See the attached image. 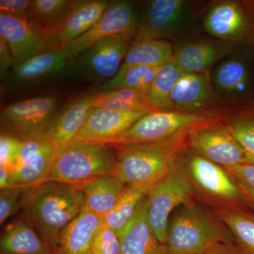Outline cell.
<instances>
[{"mask_svg":"<svg viewBox=\"0 0 254 254\" xmlns=\"http://www.w3.org/2000/svg\"><path fill=\"white\" fill-rule=\"evenodd\" d=\"M225 47L213 42L184 41L174 46L172 60L184 73L205 74L225 55Z\"/></svg>","mask_w":254,"mask_h":254,"instance_id":"obj_22","label":"cell"},{"mask_svg":"<svg viewBox=\"0 0 254 254\" xmlns=\"http://www.w3.org/2000/svg\"><path fill=\"white\" fill-rule=\"evenodd\" d=\"M10 174L11 171L7 169L0 167V190L9 188Z\"/></svg>","mask_w":254,"mask_h":254,"instance_id":"obj_41","label":"cell"},{"mask_svg":"<svg viewBox=\"0 0 254 254\" xmlns=\"http://www.w3.org/2000/svg\"><path fill=\"white\" fill-rule=\"evenodd\" d=\"M247 5H249V7H247V10L254 11V1H251V3H247Z\"/></svg>","mask_w":254,"mask_h":254,"instance_id":"obj_43","label":"cell"},{"mask_svg":"<svg viewBox=\"0 0 254 254\" xmlns=\"http://www.w3.org/2000/svg\"><path fill=\"white\" fill-rule=\"evenodd\" d=\"M216 91L205 74L183 73L171 93L174 110L205 114L216 101Z\"/></svg>","mask_w":254,"mask_h":254,"instance_id":"obj_19","label":"cell"},{"mask_svg":"<svg viewBox=\"0 0 254 254\" xmlns=\"http://www.w3.org/2000/svg\"><path fill=\"white\" fill-rule=\"evenodd\" d=\"M193 188L186 170L176 165L152 187L147 195L148 221L159 242L166 245L170 215L178 207L190 204Z\"/></svg>","mask_w":254,"mask_h":254,"instance_id":"obj_6","label":"cell"},{"mask_svg":"<svg viewBox=\"0 0 254 254\" xmlns=\"http://www.w3.org/2000/svg\"><path fill=\"white\" fill-rule=\"evenodd\" d=\"M19 158L10 174L9 188L27 189L49 181L56 149L47 135L23 138Z\"/></svg>","mask_w":254,"mask_h":254,"instance_id":"obj_11","label":"cell"},{"mask_svg":"<svg viewBox=\"0 0 254 254\" xmlns=\"http://www.w3.org/2000/svg\"><path fill=\"white\" fill-rule=\"evenodd\" d=\"M225 126L245 150L248 163L254 165V105L232 118Z\"/></svg>","mask_w":254,"mask_h":254,"instance_id":"obj_32","label":"cell"},{"mask_svg":"<svg viewBox=\"0 0 254 254\" xmlns=\"http://www.w3.org/2000/svg\"><path fill=\"white\" fill-rule=\"evenodd\" d=\"M127 187L113 175L100 177L82 188L84 207L102 218L118 204Z\"/></svg>","mask_w":254,"mask_h":254,"instance_id":"obj_26","label":"cell"},{"mask_svg":"<svg viewBox=\"0 0 254 254\" xmlns=\"http://www.w3.org/2000/svg\"><path fill=\"white\" fill-rule=\"evenodd\" d=\"M203 28L210 36L231 43L247 41L254 30L247 7L233 1L213 4L203 18Z\"/></svg>","mask_w":254,"mask_h":254,"instance_id":"obj_14","label":"cell"},{"mask_svg":"<svg viewBox=\"0 0 254 254\" xmlns=\"http://www.w3.org/2000/svg\"><path fill=\"white\" fill-rule=\"evenodd\" d=\"M203 254H225L221 250H218V246L216 247H213V248L210 249V250L205 252Z\"/></svg>","mask_w":254,"mask_h":254,"instance_id":"obj_42","label":"cell"},{"mask_svg":"<svg viewBox=\"0 0 254 254\" xmlns=\"http://www.w3.org/2000/svg\"><path fill=\"white\" fill-rule=\"evenodd\" d=\"M138 21V14L133 3L121 0L110 1L104 14L91 29L62 49L71 60L88 47L105 38L122 37L132 41Z\"/></svg>","mask_w":254,"mask_h":254,"instance_id":"obj_10","label":"cell"},{"mask_svg":"<svg viewBox=\"0 0 254 254\" xmlns=\"http://www.w3.org/2000/svg\"><path fill=\"white\" fill-rule=\"evenodd\" d=\"M148 113L93 108L74 140L111 143Z\"/></svg>","mask_w":254,"mask_h":254,"instance_id":"obj_17","label":"cell"},{"mask_svg":"<svg viewBox=\"0 0 254 254\" xmlns=\"http://www.w3.org/2000/svg\"><path fill=\"white\" fill-rule=\"evenodd\" d=\"M101 225V218L83 207L62 232L56 254H91L95 235Z\"/></svg>","mask_w":254,"mask_h":254,"instance_id":"obj_23","label":"cell"},{"mask_svg":"<svg viewBox=\"0 0 254 254\" xmlns=\"http://www.w3.org/2000/svg\"><path fill=\"white\" fill-rule=\"evenodd\" d=\"M186 171L192 183L210 196L234 202L244 198L237 182L225 168L196 153L187 158Z\"/></svg>","mask_w":254,"mask_h":254,"instance_id":"obj_16","label":"cell"},{"mask_svg":"<svg viewBox=\"0 0 254 254\" xmlns=\"http://www.w3.org/2000/svg\"><path fill=\"white\" fill-rule=\"evenodd\" d=\"M14 66V60L6 45V42L0 38V76L1 81H5L9 78V70Z\"/></svg>","mask_w":254,"mask_h":254,"instance_id":"obj_40","label":"cell"},{"mask_svg":"<svg viewBox=\"0 0 254 254\" xmlns=\"http://www.w3.org/2000/svg\"><path fill=\"white\" fill-rule=\"evenodd\" d=\"M25 189L9 188L0 190V223L23 208Z\"/></svg>","mask_w":254,"mask_h":254,"instance_id":"obj_37","label":"cell"},{"mask_svg":"<svg viewBox=\"0 0 254 254\" xmlns=\"http://www.w3.org/2000/svg\"><path fill=\"white\" fill-rule=\"evenodd\" d=\"M110 1L73 0L66 17L50 40V47L63 48L84 34L101 18Z\"/></svg>","mask_w":254,"mask_h":254,"instance_id":"obj_18","label":"cell"},{"mask_svg":"<svg viewBox=\"0 0 254 254\" xmlns=\"http://www.w3.org/2000/svg\"><path fill=\"white\" fill-rule=\"evenodd\" d=\"M147 209L146 196L134 216L118 232L121 254H169L167 246L159 242L150 227Z\"/></svg>","mask_w":254,"mask_h":254,"instance_id":"obj_21","label":"cell"},{"mask_svg":"<svg viewBox=\"0 0 254 254\" xmlns=\"http://www.w3.org/2000/svg\"><path fill=\"white\" fill-rule=\"evenodd\" d=\"M0 38L12 55L15 64L49 48L44 32L33 19L0 13Z\"/></svg>","mask_w":254,"mask_h":254,"instance_id":"obj_15","label":"cell"},{"mask_svg":"<svg viewBox=\"0 0 254 254\" xmlns=\"http://www.w3.org/2000/svg\"><path fill=\"white\" fill-rule=\"evenodd\" d=\"M218 215L239 242L254 254V215L232 211H220Z\"/></svg>","mask_w":254,"mask_h":254,"instance_id":"obj_33","label":"cell"},{"mask_svg":"<svg viewBox=\"0 0 254 254\" xmlns=\"http://www.w3.org/2000/svg\"><path fill=\"white\" fill-rule=\"evenodd\" d=\"M212 83L216 93L227 98L245 95L251 85V72L245 60L232 57L215 68Z\"/></svg>","mask_w":254,"mask_h":254,"instance_id":"obj_25","label":"cell"},{"mask_svg":"<svg viewBox=\"0 0 254 254\" xmlns=\"http://www.w3.org/2000/svg\"><path fill=\"white\" fill-rule=\"evenodd\" d=\"M93 108H108L124 112H147L151 113L155 111L148 103L126 101L106 96L103 93H96L93 103Z\"/></svg>","mask_w":254,"mask_h":254,"instance_id":"obj_38","label":"cell"},{"mask_svg":"<svg viewBox=\"0 0 254 254\" xmlns=\"http://www.w3.org/2000/svg\"><path fill=\"white\" fill-rule=\"evenodd\" d=\"M84 205L82 189L48 181L25 189L23 218L56 254L62 232L79 215Z\"/></svg>","mask_w":254,"mask_h":254,"instance_id":"obj_1","label":"cell"},{"mask_svg":"<svg viewBox=\"0 0 254 254\" xmlns=\"http://www.w3.org/2000/svg\"><path fill=\"white\" fill-rule=\"evenodd\" d=\"M207 114L153 111L138 120L111 143H155L185 138L195 128L213 121Z\"/></svg>","mask_w":254,"mask_h":254,"instance_id":"obj_5","label":"cell"},{"mask_svg":"<svg viewBox=\"0 0 254 254\" xmlns=\"http://www.w3.org/2000/svg\"><path fill=\"white\" fill-rule=\"evenodd\" d=\"M69 63L61 48L49 47L15 64L9 78L18 86L43 84L60 76H68Z\"/></svg>","mask_w":254,"mask_h":254,"instance_id":"obj_13","label":"cell"},{"mask_svg":"<svg viewBox=\"0 0 254 254\" xmlns=\"http://www.w3.org/2000/svg\"><path fill=\"white\" fill-rule=\"evenodd\" d=\"M0 254H55L26 218L10 225L0 240Z\"/></svg>","mask_w":254,"mask_h":254,"instance_id":"obj_24","label":"cell"},{"mask_svg":"<svg viewBox=\"0 0 254 254\" xmlns=\"http://www.w3.org/2000/svg\"><path fill=\"white\" fill-rule=\"evenodd\" d=\"M183 73L172 60L160 67L146 93L148 103L155 111L174 110L172 91Z\"/></svg>","mask_w":254,"mask_h":254,"instance_id":"obj_29","label":"cell"},{"mask_svg":"<svg viewBox=\"0 0 254 254\" xmlns=\"http://www.w3.org/2000/svg\"><path fill=\"white\" fill-rule=\"evenodd\" d=\"M117 154L110 143L73 140L57 152L49 181L82 189L100 177L113 175Z\"/></svg>","mask_w":254,"mask_h":254,"instance_id":"obj_2","label":"cell"},{"mask_svg":"<svg viewBox=\"0 0 254 254\" xmlns=\"http://www.w3.org/2000/svg\"><path fill=\"white\" fill-rule=\"evenodd\" d=\"M23 141L18 137L1 131L0 136V167L14 170L19 158Z\"/></svg>","mask_w":254,"mask_h":254,"instance_id":"obj_35","label":"cell"},{"mask_svg":"<svg viewBox=\"0 0 254 254\" xmlns=\"http://www.w3.org/2000/svg\"><path fill=\"white\" fill-rule=\"evenodd\" d=\"M96 94L85 95L68 102L58 111L48 136L57 152L76 138L93 108Z\"/></svg>","mask_w":254,"mask_h":254,"instance_id":"obj_20","label":"cell"},{"mask_svg":"<svg viewBox=\"0 0 254 254\" xmlns=\"http://www.w3.org/2000/svg\"><path fill=\"white\" fill-rule=\"evenodd\" d=\"M173 43L165 40L132 42L117 75L135 66H162L172 60Z\"/></svg>","mask_w":254,"mask_h":254,"instance_id":"obj_27","label":"cell"},{"mask_svg":"<svg viewBox=\"0 0 254 254\" xmlns=\"http://www.w3.org/2000/svg\"><path fill=\"white\" fill-rule=\"evenodd\" d=\"M225 169L237 182L244 198L254 207V165L240 164Z\"/></svg>","mask_w":254,"mask_h":254,"instance_id":"obj_34","label":"cell"},{"mask_svg":"<svg viewBox=\"0 0 254 254\" xmlns=\"http://www.w3.org/2000/svg\"><path fill=\"white\" fill-rule=\"evenodd\" d=\"M131 41L110 37L97 42L70 60L68 76L80 81H110L120 71Z\"/></svg>","mask_w":254,"mask_h":254,"instance_id":"obj_8","label":"cell"},{"mask_svg":"<svg viewBox=\"0 0 254 254\" xmlns=\"http://www.w3.org/2000/svg\"><path fill=\"white\" fill-rule=\"evenodd\" d=\"M91 254H121L118 232L102 223L95 235Z\"/></svg>","mask_w":254,"mask_h":254,"instance_id":"obj_36","label":"cell"},{"mask_svg":"<svg viewBox=\"0 0 254 254\" xmlns=\"http://www.w3.org/2000/svg\"><path fill=\"white\" fill-rule=\"evenodd\" d=\"M73 0H34L32 1L30 17L42 28L50 40L66 17Z\"/></svg>","mask_w":254,"mask_h":254,"instance_id":"obj_30","label":"cell"},{"mask_svg":"<svg viewBox=\"0 0 254 254\" xmlns=\"http://www.w3.org/2000/svg\"><path fill=\"white\" fill-rule=\"evenodd\" d=\"M188 138L197 155L222 168L248 163L245 150L231 132L214 120L192 130Z\"/></svg>","mask_w":254,"mask_h":254,"instance_id":"obj_12","label":"cell"},{"mask_svg":"<svg viewBox=\"0 0 254 254\" xmlns=\"http://www.w3.org/2000/svg\"><path fill=\"white\" fill-rule=\"evenodd\" d=\"M32 1L30 0H1L0 13L17 17L29 16Z\"/></svg>","mask_w":254,"mask_h":254,"instance_id":"obj_39","label":"cell"},{"mask_svg":"<svg viewBox=\"0 0 254 254\" xmlns=\"http://www.w3.org/2000/svg\"><path fill=\"white\" fill-rule=\"evenodd\" d=\"M223 241L225 235L218 224L197 205H183L169 220V254H203Z\"/></svg>","mask_w":254,"mask_h":254,"instance_id":"obj_4","label":"cell"},{"mask_svg":"<svg viewBox=\"0 0 254 254\" xmlns=\"http://www.w3.org/2000/svg\"><path fill=\"white\" fill-rule=\"evenodd\" d=\"M193 9L185 0L148 1L138 15L132 42L173 38L188 31L193 22Z\"/></svg>","mask_w":254,"mask_h":254,"instance_id":"obj_7","label":"cell"},{"mask_svg":"<svg viewBox=\"0 0 254 254\" xmlns=\"http://www.w3.org/2000/svg\"><path fill=\"white\" fill-rule=\"evenodd\" d=\"M55 96L23 100L4 107L1 111V131L23 139L47 135L59 110Z\"/></svg>","mask_w":254,"mask_h":254,"instance_id":"obj_9","label":"cell"},{"mask_svg":"<svg viewBox=\"0 0 254 254\" xmlns=\"http://www.w3.org/2000/svg\"><path fill=\"white\" fill-rule=\"evenodd\" d=\"M155 185L128 186L118 204L102 217V223L120 232L134 216L141 202Z\"/></svg>","mask_w":254,"mask_h":254,"instance_id":"obj_28","label":"cell"},{"mask_svg":"<svg viewBox=\"0 0 254 254\" xmlns=\"http://www.w3.org/2000/svg\"><path fill=\"white\" fill-rule=\"evenodd\" d=\"M161 66H135L128 68L122 74L116 75L110 81L100 86L102 91H108L118 88L140 90L147 93L154 81Z\"/></svg>","mask_w":254,"mask_h":254,"instance_id":"obj_31","label":"cell"},{"mask_svg":"<svg viewBox=\"0 0 254 254\" xmlns=\"http://www.w3.org/2000/svg\"><path fill=\"white\" fill-rule=\"evenodd\" d=\"M183 139L155 143H110L118 151L114 176L127 186L155 185L176 165Z\"/></svg>","mask_w":254,"mask_h":254,"instance_id":"obj_3","label":"cell"}]
</instances>
